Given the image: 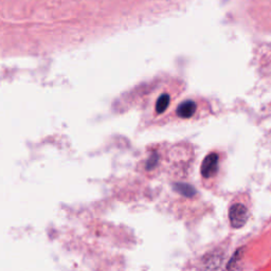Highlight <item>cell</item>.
<instances>
[{"label":"cell","mask_w":271,"mask_h":271,"mask_svg":"<svg viewBox=\"0 0 271 271\" xmlns=\"http://www.w3.org/2000/svg\"><path fill=\"white\" fill-rule=\"evenodd\" d=\"M229 219L231 226L234 229L244 227L249 219V211L245 204L234 203L229 210Z\"/></svg>","instance_id":"1"},{"label":"cell","mask_w":271,"mask_h":271,"mask_svg":"<svg viewBox=\"0 0 271 271\" xmlns=\"http://www.w3.org/2000/svg\"><path fill=\"white\" fill-rule=\"evenodd\" d=\"M218 171V155L210 154L204 158L201 164V175L204 178H211Z\"/></svg>","instance_id":"2"},{"label":"cell","mask_w":271,"mask_h":271,"mask_svg":"<svg viewBox=\"0 0 271 271\" xmlns=\"http://www.w3.org/2000/svg\"><path fill=\"white\" fill-rule=\"evenodd\" d=\"M222 253H210L207 255L204 260V269L205 271H219L222 265Z\"/></svg>","instance_id":"3"},{"label":"cell","mask_w":271,"mask_h":271,"mask_svg":"<svg viewBox=\"0 0 271 271\" xmlns=\"http://www.w3.org/2000/svg\"><path fill=\"white\" fill-rule=\"evenodd\" d=\"M196 109H197V105L194 101H184L177 108V115L182 119H189L195 114Z\"/></svg>","instance_id":"4"},{"label":"cell","mask_w":271,"mask_h":271,"mask_svg":"<svg viewBox=\"0 0 271 271\" xmlns=\"http://www.w3.org/2000/svg\"><path fill=\"white\" fill-rule=\"evenodd\" d=\"M174 189L176 190V192H178L179 194L184 196V197H189V198L194 197L196 193H197V191H196L194 186L188 183H181V182L175 183Z\"/></svg>","instance_id":"5"},{"label":"cell","mask_w":271,"mask_h":271,"mask_svg":"<svg viewBox=\"0 0 271 271\" xmlns=\"http://www.w3.org/2000/svg\"><path fill=\"white\" fill-rule=\"evenodd\" d=\"M244 248H238L233 256L231 257V259L229 260V263L227 265V270L228 271H238L239 267H240V261H241V256L242 253H244Z\"/></svg>","instance_id":"6"},{"label":"cell","mask_w":271,"mask_h":271,"mask_svg":"<svg viewBox=\"0 0 271 271\" xmlns=\"http://www.w3.org/2000/svg\"><path fill=\"white\" fill-rule=\"evenodd\" d=\"M169 105H170V96L166 95V93H163V95L159 97V99L157 100V103H156L157 114H159V115L163 114L164 111L166 110V108L169 107Z\"/></svg>","instance_id":"7"},{"label":"cell","mask_w":271,"mask_h":271,"mask_svg":"<svg viewBox=\"0 0 271 271\" xmlns=\"http://www.w3.org/2000/svg\"><path fill=\"white\" fill-rule=\"evenodd\" d=\"M157 161H158V157L156 155L152 156L151 158H149V160L147 162V170H152L154 169V167L157 165Z\"/></svg>","instance_id":"8"}]
</instances>
